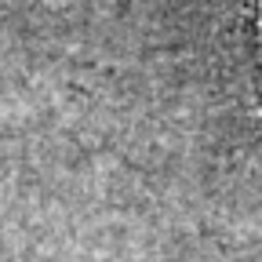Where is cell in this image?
I'll list each match as a JSON object with an SVG mask.
<instances>
[{
  "label": "cell",
  "instance_id": "cell-1",
  "mask_svg": "<svg viewBox=\"0 0 262 262\" xmlns=\"http://www.w3.org/2000/svg\"><path fill=\"white\" fill-rule=\"evenodd\" d=\"M258 40H262V0H258Z\"/></svg>",
  "mask_w": 262,
  "mask_h": 262
}]
</instances>
